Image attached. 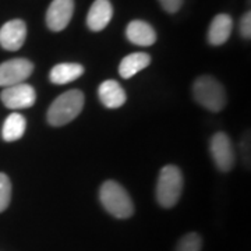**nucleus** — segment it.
<instances>
[{
	"mask_svg": "<svg viewBox=\"0 0 251 251\" xmlns=\"http://www.w3.org/2000/svg\"><path fill=\"white\" fill-rule=\"evenodd\" d=\"M84 108V94L78 90H70L54 99L48 110L49 125L60 127L73 122Z\"/></svg>",
	"mask_w": 251,
	"mask_h": 251,
	"instance_id": "nucleus-1",
	"label": "nucleus"
},
{
	"mask_svg": "<svg viewBox=\"0 0 251 251\" xmlns=\"http://www.w3.org/2000/svg\"><path fill=\"white\" fill-rule=\"evenodd\" d=\"M99 198L103 208L110 215L119 219H126L134 214V204L128 193L117 181L108 180L99 190Z\"/></svg>",
	"mask_w": 251,
	"mask_h": 251,
	"instance_id": "nucleus-2",
	"label": "nucleus"
},
{
	"mask_svg": "<svg viewBox=\"0 0 251 251\" xmlns=\"http://www.w3.org/2000/svg\"><path fill=\"white\" fill-rule=\"evenodd\" d=\"M193 95L201 106L211 112H219L226 105L224 85L211 75H202L194 81Z\"/></svg>",
	"mask_w": 251,
	"mask_h": 251,
	"instance_id": "nucleus-3",
	"label": "nucleus"
},
{
	"mask_svg": "<svg viewBox=\"0 0 251 251\" xmlns=\"http://www.w3.org/2000/svg\"><path fill=\"white\" fill-rule=\"evenodd\" d=\"M183 191V175L177 166L166 165L162 168L158 184H156V200L163 208L176 205Z\"/></svg>",
	"mask_w": 251,
	"mask_h": 251,
	"instance_id": "nucleus-4",
	"label": "nucleus"
},
{
	"mask_svg": "<svg viewBox=\"0 0 251 251\" xmlns=\"http://www.w3.org/2000/svg\"><path fill=\"white\" fill-rule=\"evenodd\" d=\"M211 156L215 162L216 168L221 172H229L234 166V148L232 140L226 133H216L209 143Z\"/></svg>",
	"mask_w": 251,
	"mask_h": 251,
	"instance_id": "nucleus-5",
	"label": "nucleus"
},
{
	"mask_svg": "<svg viewBox=\"0 0 251 251\" xmlns=\"http://www.w3.org/2000/svg\"><path fill=\"white\" fill-rule=\"evenodd\" d=\"M34 72V64L28 59H11L0 64V87L7 88L27 80Z\"/></svg>",
	"mask_w": 251,
	"mask_h": 251,
	"instance_id": "nucleus-6",
	"label": "nucleus"
},
{
	"mask_svg": "<svg viewBox=\"0 0 251 251\" xmlns=\"http://www.w3.org/2000/svg\"><path fill=\"white\" fill-rule=\"evenodd\" d=\"M0 99L6 108L11 110L28 109L34 106L36 100L35 90L25 82H21L17 85H11L1 91Z\"/></svg>",
	"mask_w": 251,
	"mask_h": 251,
	"instance_id": "nucleus-7",
	"label": "nucleus"
},
{
	"mask_svg": "<svg viewBox=\"0 0 251 251\" xmlns=\"http://www.w3.org/2000/svg\"><path fill=\"white\" fill-rule=\"evenodd\" d=\"M74 13V0H53L46 11V25L53 32H60L70 24Z\"/></svg>",
	"mask_w": 251,
	"mask_h": 251,
	"instance_id": "nucleus-8",
	"label": "nucleus"
},
{
	"mask_svg": "<svg viewBox=\"0 0 251 251\" xmlns=\"http://www.w3.org/2000/svg\"><path fill=\"white\" fill-rule=\"evenodd\" d=\"M27 38V25L23 20H11L0 28V46L10 52H16L24 45Z\"/></svg>",
	"mask_w": 251,
	"mask_h": 251,
	"instance_id": "nucleus-9",
	"label": "nucleus"
},
{
	"mask_svg": "<svg viewBox=\"0 0 251 251\" xmlns=\"http://www.w3.org/2000/svg\"><path fill=\"white\" fill-rule=\"evenodd\" d=\"M113 17V7L109 0H95L87 16V25L91 31L99 32L105 29Z\"/></svg>",
	"mask_w": 251,
	"mask_h": 251,
	"instance_id": "nucleus-10",
	"label": "nucleus"
},
{
	"mask_svg": "<svg viewBox=\"0 0 251 251\" xmlns=\"http://www.w3.org/2000/svg\"><path fill=\"white\" fill-rule=\"evenodd\" d=\"M126 36L127 39L138 46H151L156 42V32L151 24L134 20L126 28Z\"/></svg>",
	"mask_w": 251,
	"mask_h": 251,
	"instance_id": "nucleus-11",
	"label": "nucleus"
},
{
	"mask_svg": "<svg viewBox=\"0 0 251 251\" xmlns=\"http://www.w3.org/2000/svg\"><path fill=\"white\" fill-rule=\"evenodd\" d=\"M233 29V20L229 14H218L208 29V42L214 46L224 45Z\"/></svg>",
	"mask_w": 251,
	"mask_h": 251,
	"instance_id": "nucleus-12",
	"label": "nucleus"
},
{
	"mask_svg": "<svg viewBox=\"0 0 251 251\" xmlns=\"http://www.w3.org/2000/svg\"><path fill=\"white\" fill-rule=\"evenodd\" d=\"M99 99L108 109H117L126 103V92L115 80L103 81L99 85Z\"/></svg>",
	"mask_w": 251,
	"mask_h": 251,
	"instance_id": "nucleus-13",
	"label": "nucleus"
},
{
	"mask_svg": "<svg viewBox=\"0 0 251 251\" xmlns=\"http://www.w3.org/2000/svg\"><path fill=\"white\" fill-rule=\"evenodd\" d=\"M150 63H151V56L148 53H143V52L130 53L120 62L119 73L123 78L128 80V78L134 77L137 73L147 69L150 66Z\"/></svg>",
	"mask_w": 251,
	"mask_h": 251,
	"instance_id": "nucleus-14",
	"label": "nucleus"
},
{
	"mask_svg": "<svg viewBox=\"0 0 251 251\" xmlns=\"http://www.w3.org/2000/svg\"><path fill=\"white\" fill-rule=\"evenodd\" d=\"M82 74H84V67L78 63H60L56 64L50 70L49 78L53 84L63 85L80 78Z\"/></svg>",
	"mask_w": 251,
	"mask_h": 251,
	"instance_id": "nucleus-15",
	"label": "nucleus"
},
{
	"mask_svg": "<svg viewBox=\"0 0 251 251\" xmlns=\"http://www.w3.org/2000/svg\"><path fill=\"white\" fill-rule=\"evenodd\" d=\"M25 127H27L25 117L14 112L6 119L3 125V130H1V137L6 143L17 141L25 133Z\"/></svg>",
	"mask_w": 251,
	"mask_h": 251,
	"instance_id": "nucleus-16",
	"label": "nucleus"
},
{
	"mask_svg": "<svg viewBox=\"0 0 251 251\" xmlns=\"http://www.w3.org/2000/svg\"><path fill=\"white\" fill-rule=\"evenodd\" d=\"M202 240L196 232L184 234L176 246V251H201Z\"/></svg>",
	"mask_w": 251,
	"mask_h": 251,
	"instance_id": "nucleus-17",
	"label": "nucleus"
},
{
	"mask_svg": "<svg viewBox=\"0 0 251 251\" xmlns=\"http://www.w3.org/2000/svg\"><path fill=\"white\" fill-rule=\"evenodd\" d=\"M11 201V181L6 173H0V214L7 209Z\"/></svg>",
	"mask_w": 251,
	"mask_h": 251,
	"instance_id": "nucleus-18",
	"label": "nucleus"
},
{
	"mask_svg": "<svg viewBox=\"0 0 251 251\" xmlns=\"http://www.w3.org/2000/svg\"><path fill=\"white\" fill-rule=\"evenodd\" d=\"M240 34L243 38L246 39H250L251 36V14L250 11H247L244 16L242 17L240 21Z\"/></svg>",
	"mask_w": 251,
	"mask_h": 251,
	"instance_id": "nucleus-19",
	"label": "nucleus"
},
{
	"mask_svg": "<svg viewBox=\"0 0 251 251\" xmlns=\"http://www.w3.org/2000/svg\"><path fill=\"white\" fill-rule=\"evenodd\" d=\"M161 6L163 7L165 11L175 14L180 10V7L183 6V0H159Z\"/></svg>",
	"mask_w": 251,
	"mask_h": 251,
	"instance_id": "nucleus-20",
	"label": "nucleus"
}]
</instances>
